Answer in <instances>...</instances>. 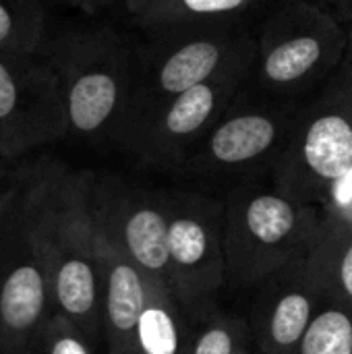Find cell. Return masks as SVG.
Segmentation results:
<instances>
[{"label":"cell","mask_w":352,"mask_h":354,"mask_svg":"<svg viewBox=\"0 0 352 354\" xmlns=\"http://www.w3.org/2000/svg\"><path fill=\"white\" fill-rule=\"evenodd\" d=\"M89 174L73 172L54 160H37L27 166L19 197L50 274L54 313L68 317L104 346L102 263Z\"/></svg>","instance_id":"1"},{"label":"cell","mask_w":352,"mask_h":354,"mask_svg":"<svg viewBox=\"0 0 352 354\" xmlns=\"http://www.w3.org/2000/svg\"><path fill=\"white\" fill-rule=\"evenodd\" d=\"M253 68L245 91L299 104L326 85L346 56L344 25L315 0H270L251 23Z\"/></svg>","instance_id":"2"},{"label":"cell","mask_w":352,"mask_h":354,"mask_svg":"<svg viewBox=\"0 0 352 354\" xmlns=\"http://www.w3.org/2000/svg\"><path fill=\"white\" fill-rule=\"evenodd\" d=\"M41 54L58 77L68 135L116 147L131 104L135 41L106 25L79 27L50 37Z\"/></svg>","instance_id":"3"},{"label":"cell","mask_w":352,"mask_h":354,"mask_svg":"<svg viewBox=\"0 0 352 354\" xmlns=\"http://www.w3.org/2000/svg\"><path fill=\"white\" fill-rule=\"evenodd\" d=\"M226 286L253 292L282 268L305 259L317 239L324 212L280 193L270 178L222 193Z\"/></svg>","instance_id":"4"},{"label":"cell","mask_w":352,"mask_h":354,"mask_svg":"<svg viewBox=\"0 0 352 354\" xmlns=\"http://www.w3.org/2000/svg\"><path fill=\"white\" fill-rule=\"evenodd\" d=\"M141 31L143 37L135 41L131 104L118 145L143 118L214 77L251 44V23L245 21L189 23Z\"/></svg>","instance_id":"5"},{"label":"cell","mask_w":352,"mask_h":354,"mask_svg":"<svg viewBox=\"0 0 352 354\" xmlns=\"http://www.w3.org/2000/svg\"><path fill=\"white\" fill-rule=\"evenodd\" d=\"M352 168V62L299 102L288 141L272 170V185L286 197L322 207Z\"/></svg>","instance_id":"6"},{"label":"cell","mask_w":352,"mask_h":354,"mask_svg":"<svg viewBox=\"0 0 352 354\" xmlns=\"http://www.w3.org/2000/svg\"><path fill=\"white\" fill-rule=\"evenodd\" d=\"M297 106L243 89L224 116L189 149L174 174L207 191L222 187L224 193L249 180L270 178L288 141Z\"/></svg>","instance_id":"7"},{"label":"cell","mask_w":352,"mask_h":354,"mask_svg":"<svg viewBox=\"0 0 352 354\" xmlns=\"http://www.w3.org/2000/svg\"><path fill=\"white\" fill-rule=\"evenodd\" d=\"M168 207V290L197 324L218 309L226 286L224 201L201 187L164 189Z\"/></svg>","instance_id":"8"},{"label":"cell","mask_w":352,"mask_h":354,"mask_svg":"<svg viewBox=\"0 0 352 354\" xmlns=\"http://www.w3.org/2000/svg\"><path fill=\"white\" fill-rule=\"evenodd\" d=\"M251 68L253 37L214 77L172 97L133 127L122 137L118 149L129 153L141 168L174 174L189 149L243 93Z\"/></svg>","instance_id":"9"},{"label":"cell","mask_w":352,"mask_h":354,"mask_svg":"<svg viewBox=\"0 0 352 354\" xmlns=\"http://www.w3.org/2000/svg\"><path fill=\"white\" fill-rule=\"evenodd\" d=\"M21 189L0 216V354H31L54 315L48 268L23 214Z\"/></svg>","instance_id":"10"},{"label":"cell","mask_w":352,"mask_h":354,"mask_svg":"<svg viewBox=\"0 0 352 354\" xmlns=\"http://www.w3.org/2000/svg\"><path fill=\"white\" fill-rule=\"evenodd\" d=\"M64 137V100L48 58L0 52V158L19 162Z\"/></svg>","instance_id":"11"},{"label":"cell","mask_w":352,"mask_h":354,"mask_svg":"<svg viewBox=\"0 0 352 354\" xmlns=\"http://www.w3.org/2000/svg\"><path fill=\"white\" fill-rule=\"evenodd\" d=\"M89 205L98 228L147 276L168 288V207L164 189L118 176L89 174Z\"/></svg>","instance_id":"12"},{"label":"cell","mask_w":352,"mask_h":354,"mask_svg":"<svg viewBox=\"0 0 352 354\" xmlns=\"http://www.w3.org/2000/svg\"><path fill=\"white\" fill-rule=\"evenodd\" d=\"M324 305L307 257L282 268L253 290L245 319L255 348L261 354H295Z\"/></svg>","instance_id":"13"},{"label":"cell","mask_w":352,"mask_h":354,"mask_svg":"<svg viewBox=\"0 0 352 354\" xmlns=\"http://www.w3.org/2000/svg\"><path fill=\"white\" fill-rule=\"evenodd\" d=\"M98 247L102 263L104 351L106 354H135V336L149 278L100 228Z\"/></svg>","instance_id":"14"},{"label":"cell","mask_w":352,"mask_h":354,"mask_svg":"<svg viewBox=\"0 0 352 354\" xmlns=\"http://www.w3.org/2000/svg\"><path fill=\"white\" fill-rule=\"evenodd\" d=\"M307 268L324 299L352 313V220L324 212Z\"/></svg>","instance_id":"15"},{"label":"cell","mask_w":352,"mask_h":354,"mask_svg":"<svg viewBox=\"0 0 352 354\" xmlns=\"http://www.w3.org/2000/svg\"><path fill=\"white\" fill-rule=\"evenodd\" d=\"M268 2L270 0H124V8L141 29H160L212 21L253 23Z\"/></svg>","instance_id":"16"},{"label":"cell","mask_w":352,"mask_h":354,"mask_svg":"<svg viewBox=\"0 0 352 354\" xmlns=\"http://www.w3.org/2000/svg\"><path fill=\"white\" fill-rule=\"evenodd\" d=\"M195 324L158 280L149 278L147 299L139 317L135 354H191Z\"/></svg>","instance_id":"17"},{"label":"cell","mask_w":352,"mask_h":354,"mask_svg":"<svg viewBox=\"0 0 352 354\" xmlns=\"http://www.w3.org/2000/svg\"><path fill=\"white\" fill-rule=\"evenodd\" d=\"M48 39L44 0H0V52L39 54Z\"/></svg>","instance_id":"18"},{"label":"cell","mask_w":352,"mask_h":354,"mask_svg":"<svg viewBox=\"0 0 352 354\" xmlns=\"http://www.w3.org/2000/svg\"><path fill=\"white\" fill-rule=\"evenodd\" d=\"M295 354H352V313L326 301Z\"/></svg>","instance_id":"19"},{"label":"cell","mask_w":352,"mask_h":354,"mask_svg":"<svg viewBox=\"0 0 352 354\" xmlns=\"http://www.w3.org/2000/svg\"><path fill=\"white\" fill-rule=\"evenodd\" d=\"M249 336L251 330L245 317L216 309L195 324L191 354H234Z\"/></svg>","instance_id":"20"},{"label":"cell","mask_w":352,"mask_h":354,"mask_svg":"<svg viewBox=\"0 0 352 354\" xmlns=\"http://www.w3.org/2000/svg\"><path fill=\"white\" fill-rule=\"evenodd\" d=\"M31 354H106L68 317L54 313L41 328Z\"/></svg>","instance_id":"21"},{"label":"cell","mask_w":352,"mask_h":354,"mask_svg":"<svg viewBox=\"0 0 352 354\" xmlns=\"http://www.w3.org/2000/svg\"><path fill=\"white\" fill-rule=\"evenodd\" d=\"M27 166L29 164H21V160L17 162L0 158V216L21 189L27 174Z\"/></svg>","instance_id":"22"},{"label":"cell","mask_w":352,"mask_h":354,"mask_svg":"<svg viewBox=\"0 0 352 354\" xmlns=\"http://www.w3.org/2000/svg\"><path fill=\"white\" fill-rule=\"evenodd\" d=\"M322 209L330 212L334 216L352 220V168L334 185V189L330 191Z\"/></svg>","instance_id":"23"},{"label":"cell","mask_w":352,"mask_h":354,"mask_svg":"<svg viewBox=\"0 0 352 354\" xmlns=\"http://www.w3.org/2000/svg\"><path fill=\"white\" fill-rule=\"evenodd\" d=\"M324 8H328L342 25L352 17V0H315Z\"/></svg>","instance_id":"24"},{"label":"cell","mask_w":352,"mask_h":354,"mask_svg":"<svg viewBox=\"0 0 352 354\" xmlns=\"http://www.w3.org/2000/svg\"><path fill=\"white\" fill-rule=\"evenodd\" d=\"M54 2H62V4H68L73 8H79L87 15H95L108 6H112L116 0H54Z\"/></svg>","instance_id":"25"},{"label":"cell","mask_w":352,"mask_h":354,"mask_svg":"<svg viewBox=\"0 0 352 354\" xmlns=\"http://www.w3.org/2000/svg\"><path fill=\"white\" fill-rule=\"evenodd\" d=\"M234 354H259V351L255 348V344H253V338L249 336V338H245V340H243V344L237 348V353Z\"/></svg>","instance_id":"26"},{"label":"cell","mask_w":352,"mask_h":354,"mask_svg":"<svg viewBox=\"0 0 352 354\" xmlns=\"http://www.w3.org/2000/svg\"><path fill=\"white\" fill-rule=\"evenodd\" d=\"M344 29H346V37H349V46H346V56H344V60H351L352 62V17L344 23Z\"/></svg>","instance_id":"27"},{"label":"cell","mask_w":352,"mask_h":354,"mask_svg":"<svg viewBox=\"0 0 352 354\" xmlns=\"http://www.w3.org/2000/svg\"><path fill=\"white\" fill-rule=\"evenodd\" d=\"M259 354H261V353H259Z\"/></svg>","instance_id":"28"}]
</instances>
